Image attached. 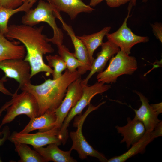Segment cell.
<instances>
[{
    "instance_id": "6da1fadb",
    "label": "cell",
    "mask_w": 162,
    "mask_h": 162,
    "mask_svg": "<svg viewBox=\"0 0 162 162\" xmlns=\"http://www.w3.org/2000/svg\"><path fill=\"white\" fill-rule=\"evenodd\" d=\"M44 26L38 27L25 24H12L8 27L5 37L10 40H17L25 46L26 55L24 60L31 67V77L41 72L46 73L48 76L53 70L44 62L43 56L53 53L54 50L47 40L48 38L43 33Z\"/></svg>"
},
{
    "instance_id": "7a4b0ae2",
    "label": "cell",
    "mask_w": 162,
    "mask_h": 162,
    "mask_svg": "<svg viewBox=\"0 0 162 162\" xmlns=\"http://www.w3.org/2000/svg\"><path fill=\"white\" fill-rule=\"evenodd\" d=\"M81 76L77 70L70 72L67 69L57 79H49L39 85L30 83L22 90L30 92L36 99L39 116L47 112H55L63 100L69 86Z\"/></svg>"
},
{
    "instance_id": "3957f363",
    "label": "cell",
    "mask_w": 162,
    "mask_h": 162,
    "mask_svg": "<svg viewBox=\"0 0 162 162\" xmlns=\"http://www.w3.org/2000/svg\"><path fill=\"white\" fill-rule=\"evenodd\" d=\"M55 8L48 2L40 0L37 7L34 9H31L22 17V24L31 26H34L41 22H45L52 28L53 35L51 38H47L49 42L57 45L62 44L64 34L62 29L59 28L56 22L54 14Z\"/></svg>"
},
{
    "instance_id": "277c9868",
    "label": "cell",
    "mask_w": 162,
    "mask_h": 162,
    "mask_svg": "<svg viewBox=\"0 0 162 162\" xmlns=\"http://www.w3.org/2000/svg\"><path fill=\"white\" fill-rule=\"evenodd\" d=\"M137 68L136 58L120 49L111 59L106 69L98 74L97 79L98 82L104 84L115 83L120 76L131 75Z\"/></svg>"
},
{
    "instance_id": "5b68a950",
    "label": "cell",
    "mask_w": 162,
    "mask_h": 162,
    "mask_svg": "<svg viewBox=\"0 0 162 162\" xmlns=\"http://www.w3.org/2000/svg\"><path fill=\"white\" fill-rule=\"evenodd\" d=\"M19 89L12 96L11 104L6 109L7 113L0 124V128L3 125L12 122L18 116L26 115L30 118L38 116L39 107L34 96L25 91L18 94Z\"/></svg>"
},
{
    "instance_id": "8992f818",
    "label": "cell",
    "mask_w": 162,
    "mask_h": 162,
    "mask_svg": "<svg viewBox=\"0 0 162 162\" xmlns=\"http://www.w3.org/2000/svg\"><path fill=\"white\" fill-rule=\"evenodd\" d=\"M105 102L103 101L96 106L90 104H89L86 112L77 121L76 131L70 133V136L73 142L70 150L71 151L73 150H76L81 159H84L88 156H90L96 158L101 162H107L108 159L105 156L95 150L86 140L82 131L83 124L88 115L92 112L98 109Z\"/></svg>"
},
{
    "instance_id": "52a82bcc",
    "label": "cell",
    "mask_w": 162,
    "mask_h": 162,
    "mask_svg": "<svg viewBox=\"0 0 162 162\" xmlns=\"http://www.w3.org/2000/svg\"><path fill=\"white\" fill-rule=\"evenodd\" d=\"M82 84V95L76 105L69 112L60 130L59 134L64 144L66 142L68 137L67 128L73 118L81 113L86 106L90 104L92 99L94 96L107 91L111 88L110 85L100 82H98L90 86Z\"/></svg>"
},
{
    "instance_id": "ba28073f",
    "label": "cell",
    "mask_w": 162,
    "mask_h": 162,
    "mask_svg": "<svg viewBox=\"0 0 162 162\" xmlns=\"http://www.w3.org/2000/svg\"><path fill=\"white\" fill-rule=\"evenodd\" d=\"M60 130L55 127L44 131H39L34 134H21L13 132L8 139L14 143H22L32 146L33 148L43 147L51 143L58 145L62 143V140L59 134Z\"/></svg>"
},
{
    "instance_id": "9c48e42d",
    "label": "cell",
    "mask_w": 162,
    "mask_h": 162,
    "mask_svg": "<svg viewBox=\"0 0 162 162\" xmlns=\"http://www.w3.org/2000/svg\"><path fill=\"white\" fill-rule=\"evenodd\" d=\"M0 69L5 74L3 77L14 79L19 84L21 90L31 83V68L29 63L24 59H7L0 62Z\"/></svg>"
},
{
    "instance_id": "30bf717a",
    "label": "cell",
    "mask_w": 162,
    "mask_h": 162,
    "mask_svg": "<svg viewBox=\"0 0 162 162\" xmlns=\"http://www.w3.org/2000/svg\"><path fill=\"white\" fill-rule=\"evenodd\" d=\"M82 81L81 76L68 86L63 100L55 111L56 117L55 128L60 130L69 112L81 98L83 93Z\"/></svg>"
},
{
    "instance_id": "8fae6325",
    "label": "cell",
    "mask_w": 162,
    "mask_h": 162,
    "mask_svg": "<svg viewBox=\"0 0 162 162\" xmlns=\"http://www.w3.org/2000/svg\"><path fill=\"white\" fill-rule=\"evenodd\" d=\"M130 11L123 24L115 32L108 33L106 37L108 40L117 45L120 50L129 55L132 47L135 45L141 43H146L149 40L148 37L141 36L134 34L127 25Z\"/></svg>"
},
{
    "instance_id": "7c38bea8",
    "label": "cell",
    "mask_w": 162,
    "mask_h": 162,
    "mask_svg": "<svg viewBox=\"0 0 162 162\" xmlns=\"http://www.w3.org/2000/svg\"><path fill=\"white\" fill-rule=\"evenodd\" d=\"M56 17L61 22L63 28L70 37L75 49L74 54L77 59L83 65L82 69L85 71L90 70L92 64L90 61L87 49L82 41L76 36L72 27L67 24L63 20L60 12L54 11Z\"/></svg>"
},
{
    "instance_id": "4fadbf2b",
    "label": "cell",
    "mask_w": 162,
    "mask_h": 162,
    "mask_svg": "<svg viewBox=\"0 0 162 162\" xmlns=\"http://www.w3.org/2000/svg\"><path fill=\"white\" fill-rule=\"evenodd\" d=\"M134 91L139 97L141 105L139 109H133L135 114L134 118L142 122L146 131L151 132L161 121L158 119L159 114L149 104L146 97L141 92Z\"/></svg>"
},
{
    "instance_id": "5bb4252c",
    "label": "cell",
    "mask_w": 162,
    "mask_h": 162,
    "mask_svg": "<svg viewBox=\"0 0 162 162\" xmlns=\"http://www.w3.org/2000/svg\"><path fill=\"white\" fill-rule=\"evenodd\" d=\"M127 123L124 126H116L118 133L123 137L121 143L125 142L128 148L140 140L146 132L145 126L140 121L134 118H127Z\"/></svg>"
},
{
    "instance_id": "9a60e30c",
    "label": "cell",
    "mask_w": 162,
    "mask_h": 162,
    "mask_svg": "<svg viewBox=\"0 0 162 162\" xmlns=\"http://www.w3.org/2000/svg\"><path fill=\"white\" fill-rule=\"evenodd\" d=\"M101 46V50L94 59L90 73L85 79L82 80L83 84L87 85L89 80L95 73L102 72L108 61L120 50L117 45L108 40L103 43Z\"/></svg>"
},
{
    "instance_id": "2e32d148",
    "label": "cell",
    "mask_w": 162,
    "mask_h": 162,
    "mask_svg": "<svg viewBox=\"0 0 162 162\" xmlns=\"http://www.w3.org/2000/svg\"><path fill=\"white\" fill-rule=\"evenodd\" d=\"M48 2L60 12L68 14L71 20L74 19L81 13H90L95 10L82 0H49Z\"/></svg>"
},
{
    "instance_id": "e0dca14e",
    "label": "cell",
    "mask_w": 162,
    "mask_h": 162,
    "mask_svg": "<svg viewBox=\"0 0 162 162\" xmlns=\"http://www.w3.org/2000/svg\"><path fill=\"white\" fill-rule=\"evenodd\" d=\"M19 41H12L0 32V62L7 59H24L26 50L24 45Z\"/></svg>"
},
{
    "instance_id": "ac0fdd59",
    "label": "cell",
    "mask_w": 162,
    "mask_h": 162,
    "mask_svg": "<svg viewBox=\"0 0 162 162\" xmlns=\"http://www.w3.org/2000/svg\"><path fill=\"white\" fill-rule=\"evenodd\" d=\"M46 147L34 148L43 157L45 162H76L77 160L71 156V151H64L60 149L57 144H50Z\"/></svg>"
},
{
    "instance_id": "d6986e66",
    "label": "cell",
    "mask_w": 162,
    "mask_h": 162,
    "mask_svg": "<svg viewBox=\"0 0 162 162\" xmlns=\"http://www.w3.org/2000/svg\"><path fill=\"white\" fill-rule=\"evenodd\" d=\"M56 120L55 112H46L39 116L30 118L28 124L19 132L26 134L37 130L41 131L50 130L55 127Z\"/></svg>"
},
{
    "instance_id": "ffe728a7",
    "label": "cell",
    "mask_w": 162,
    "mask_h": 162,
    "mask_svg": "<svg viewBox=\"0 0 162 162\" xmlns=\"http://www.w3.org/2000/svg\"><path fill=\"white\" fill-rule=\"evenodd\" d=\"M111 29L110 26H107L100 31L92 34L77 36L86 46L92 64L94 59L93 54L94 51L99 46H101L103 43V40L104 37L109 33Z\"/></svg>"
},
{
    "instance_id": "44dd1931",
    "label": "cell",
    "mask_w": 162,
    "mask_h": 162,
    "mask_svg": "<svg viewBox=\"0 0 162 162\" xmlns=\"http://www.w3.org/2000/svg\"><path fill=\"white\" fill-rule=\"evenodd\" d=\"M151 134V132L146 131L142 138L132 145L128 151L119 156L110 158L107 162H124L138 153H143L146 146L154 140L152 137Z\"/></svg>"
},
{
    "instance_id": "7402d4cb",
    "label": "cell",
    "mask_w": 162,
    "mask_h": 162,
    "mask_svg": "<svg viewBox=\"0 0 162 162\" xmlns=\"http://www.w3.org/2000/svg\"><path fill=\"white\" fill-rule=\"evenodd\" d=\"M36 2L24 1L21 6L14 9L0 8V32L5 35L8 30V23L10 18L18 12H26L31 8Z\"/></svg>"
},
{
    "instance_id": "603a6c76",
    "label": "cell",
    "mask_w": 162,
    "mask_h": 162,
    "mask_svg": "<svg viewBox=\"0 0 162 162\" xmlns=\"http://www.w3.org/2000/svg\"><path fill=\"white\" fill-rule=\"evenodd\" d=\"M15 151L20 158L19 162H45L43 157L36 151L32 149L27 144L14 143Z\"/></svg>"
},
{
    "instance_id": "cb8c5ba5",
    "label": "cell",
    "mask_w": 162,
    "mask_h": 162,
    "mask_svg": "<svg viewBox=\"0 0 162 162\" xmlns=\"http://www.w3.org/2000/svg\"><path fill=\"white\" fill-rule=\"evenodd\" d=\"M56 46L59 56L65 63L68 71L74 72L77 70V68L83 67L82 64L76 58L74 53L71 52L64 45L60 44Z\"/></svg>"
},
{
    "instance_id": "d4e9b609",
    "label": "cell",
    "mask_w": 162,
    "mask_h": 162,
    "mask_svg": "<svg viewBox=\"0 0 162 162\" xmlns=\"http://www.w3.org/2000/svg\"><path fill=\"white\" fill-rule=\"evenodd\" d=\"M48 62V65L54 68L52 74L53 79H56L60 77L62 75V72L67 69L66 65L61 58L58 55H49L46 56Z\"/></svg>"
},
{
    "instance_id": "484cf974",
    "label": "cell",
    "mask_w": 162,
    "mask_h": 162,
    "mask_svg": "<svg viewBox=\"0 0 162 162\" xmlns=\"http://www.w3.org/2000/svg\"><path fill=\"white\" fill-rule=\"evenodd\" d=\"M23 0H0V8L14 9L21 6Z\"/></svg>"
},
{
    "instance_id": "4316f807",
    "label": "cell",
    "mask_w": 162,
    "mask_h": 162,
    "mask_svg": "<svg viewBox=\"0 0 162 162\" xmlns=\"http://www.w3.org/2000/svg\"><path fill=\"white\" fill-rule=\"evenodd\" d=\"M154 35L157 39L162 42V25L161 23L156 22L151 24Z\"/></svg>"
},
{
    "instance_id": "83f0119b",
    "label": "cell",
    "mask_w": 162,
    "mask_h": 162,
    "mask_svg": "<svg viewBox=\"0 0 162 162\" xmlns=\"http://www.w3.org/2000/svg\"><path fill=\"white\" fill-rule=\"evenodd\" d=\"M107 4L109 7L115 8L118 7L132 0H105Z\"/></svg>"
},
{
    "instance_id": "f1b7e54d",
    "label": "cell",
    "mask_w": 162,
    "mask_h": 162,
    "mask_svg": "<svg viewBox=\"0 0 162 162\" xmlns=\"http://www.w3.org/2000/svg\"><path fill=\"white\" fill-rule=\"evenodd\" d=\"M151 136L154 139L157 137L162 135V122L161 121L151 132Z\"/></svg>"
},
{
    "instance_id": "f546056e",
    "label": "cell",
    "mask_w": 162,
    "mask_h": 162,
    "mask_svg": "<svg viewBox=\"0 0 162 162\" xmlns=\"http://www.w3.org/2000/svg\"><path fill=\"white\" fill-rule=\"evenodd\" d=\"M3 135L2 136H0V146L4 144L5 141L8 139L10 135L9 128L5 126L3 128L2 131ZM2 162L0 158V162Z\"/></svg>"
},
{
    "instance_id": "4dcf8cb0",
    "label": "cell",
    "mask_w": 162,
    "mask_h": 162,
    "mask_svg": "<svg viewBox=\"0 0 162 162\" xmlns=\"http://www.w3.org/2000/svg\"><path fill=\"white\" fill-rule=\"evenodd\" d=\"M6 81V79L3 78L0 80V92L4 94L12 96L13 94L10 92L4 85V82Z\"/></svg>"
},
{
    "instance_id": "1f68e13d",
    "label": "cell",
    "mask_w": 162,
    "mask_h": 162,
    "mask_svg": "<svg viewBox=\"0 0 162 162\" xmlns=\"http://www.w3.org/2000/svg\"><path fill=\"white\" fill-rule=\"evenodd\" d=\"M154 110L158 114L162 112V102L156 104H150Z\"/></svg>"
},
{
    "instance_id": "d6a6232c",
    "label": "cell",
    "mask_w": 162,
    "mask_h": 162,
    "mask_svg": "<svg viewBox=\"0 0 162 162\" xmlns=\"http://www.w3.org/2000/svg\"><path fill=\"white\" fill-rule=\"evenodd\" d=\"M13 100L11 99L10 101L7 102L0 109V116L2 112L6 110L12 104ZM3 135L2 131H0V136H2Z\"/></svg>"
},
{
    "instance_id": "836d02e7",
    "label": "cell",
    "mask_w": 162,
    "mask_h": 162,
    "mask_svg": "<svg viewBox=\"0 0 162 162\" xmlns=\"http://www.w3.org/2000/svg\"><path fill=\"white\" fill-rule=\"evenodd\" d=\"M105 0H90L89 5L91 7H94Z\"/></svg>"
},
{
    "instance_id": "e575fe53",
    "label": "cell",
    "mask_w": 162,
    "mask_h": 162,
    "mask_svg": "<svg viewBox=\"0 0 162 162\" xmlns=\"http://www.w3.org/2000/svg\"><path fill=\"white\" fill-rule=\"evenodd\" d=\"M136 0H132L130 2V5H129L128 9L129 11H130V10L132 7V6L135 5ZM147 0H143V2L146 1Z\"/></svg>"
},
{
    "instance_id": "d590c367",
    "label": "cell",
    "mask_w": 162,
    "mask_h": 162,
    "mask_svg": "<svg viewBox=\"0 0 162 162\" xmlns=\"http://www.w3.org/2000/svg\"><path fill=\"white\" fill-rule=\"evenodd\" d=\"M46 0L48 2H49V0ZM25 1H27L28 2H31L35 1H36V0H23V2Z\"/></svg>"
}]
</instances>
